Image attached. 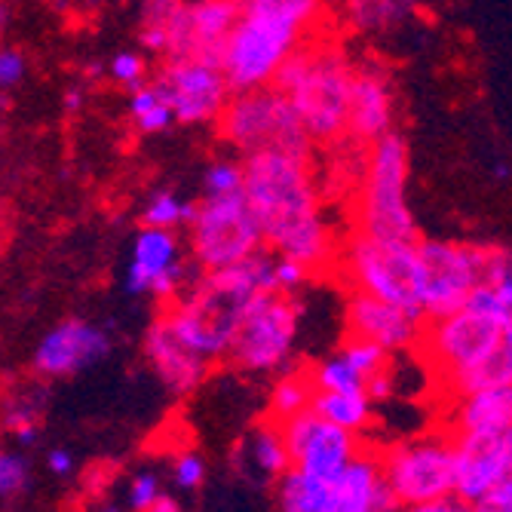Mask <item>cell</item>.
Here are the masks:
<instances>
[{"label": "cell", "instance_id": "6da1fadb", "mask_svg": "<svg viewBox=\"0 0 512 512\" xmlns=\"http://www.w3.org/2000/svg\"><path fill=\"white\" fill-rule=\"evenodd\" d=\"M243 160L246 197L258 212L267 246L313 270H329L338 261V243L319 200L313 157L267 148Z\"/></svg>", "mask_w": 512, "mask_h": 512}, {"label": "cell", "instance_id": "7a4b0ae2", "mask_svg": "<svg viewBox=\"0 0 512 512\" xmlns=\"http://www.w3.org/2000/svg\"><path fill=\"white\" fill-rule=\"evenodd\" d=\"M261 292H276V252L270 246L234 267L200 273L188 292L166 304L163 316L184 344L218 362L227 359L249 301Z\"/></svg>", "mask_w": 512, "mask_h": 512}, {"label": "cell", "instance_id": "3957f363", "mask_svg": "<svg viewBox=\"0 0 512 512\" xmlns=\"http://www.w3.org/2000/svg\"><path fill=\"white\" fill-rule=\"evenodd\" d=\"M325 19V0H240L221 68L237 89L276 83L283 65L310 43Z\"/></svg>", "mask_w": 512, "mask_h": 512}, {"label": "cell", "instance_id": "277c9868", "mask_svg": "<svg viewBox=\"0 0 512 512\" xmlns=\"http://www.w3.org/2000/svg\"><path fill=\"white\" fill-rule=\"evenodd\" d=\"M356 65L338 43L313 40L283 65L276 83L295 105L313 145H335L350 138Z\"/></svg>", "mask_w": 512, "mask_h": 512}, {"label": "cell", "instance_id": "5b68a950", "mask_svg": "<svg viewBox=\"0 0 512 512\" xmlns=\"http://www.w3.org/2000/svg\"><path fill=\"white\" fill-rule=\"evenodd\" d=\"M506 325L476 307H460L442 319H427L421 350L445 381L451 399L506 381L503 371Z\"/></svg>", "mask_w": 512, "mask_h": 512}, {"label": "cell", "instance_id": "8992f818", "mask_svg": "<svg viewBox=\"0 0 512 512\" xmlns=\"http://www.w3.org/2000/svg\"><path fill=\"white\" fill-rule=\"evenodd\" d=\"M335 267L350 292L378 295L399 307L421 313V258L417 240H387L353 227L338 249Z\"/></svg>", "mask_w": 512, "mask_h": 512}, {"label": "cell", "instance_id": "52a82bcc", "mask_svg": "<svg viewBox=\"0 0 512 512\" xmlns=\"http://www.w3.org/2000/svg\"><path fill=\"white\" fill-rule=\"evenodd\" d=\"M411 154L408 142L393 129L368 145V163L356 200V227L387 240H417V224L408 203Z\"/></svg>", "mask_w": 512, "mask_h": 512}, {"label": "cell", "instance_id": "ba28073f", "mask_svg": "<svg viewBox=\"0 0 512 512\" xmlns=\"http://www.w3.org/2000/svg\"><path fill=\"white\" fill-rule=\"evenodd\" d=\"M215 126L221 142L240 151L243 157L267 148L313 154V138L307 135L295 105L273 83L255 89H237Z\"/></svg>", "mask_w": 512, "mask_h": 512}, {"label": "cell", "instance_id": "9c48e42d", "mask_svg": "<svg viewBox=\"0 0 512 512\" xmlns=\"http://www.w3.org/2000/svg\"><path fill=\"white\" fill-rule=\"evenodd\" d=\"M304 304L298 295L261 292L249 301L240 332L227 350V365L243 375H283L301 338Z\"/></svg>", "mask_w": 512, "mask_h": 512}, {"label": "cell", "instance_id": "30bf717a", "mask_svg": "<svg viewBox=\"0 0 512 512\" xmlns=\"http://www.w3.org/2000/svg\"><path fill=\"white\" fill-rule=\"evenodd\" d=\"M264 246V227L246 191L200 200L188 227V252L203 273L234 267Z\"/></svg>", "mask_w": 512, "mask_h": 512}, {"label": "cell", "instance_id": "8fae6325", "mask_svg": "<svg viewBox=\"0 0 512 512\" xmlns=\"http://www.w3.org/2000/svg\"><path fill=\"white\" fill-rule=\"evenodd\" d=\"M381 457L399 509L430 512L433 503L457 497V454L451 430L411 436L387 448Z\"/></svg>", "mask_w": 512, "mask_h": 512}, {"label": "cell", "instance_id": "7c38bea8", "mask_svg": "<svg viewBox=\"0 0 512 512\" xmlns=\"http://www.w3.org/2000/svg\"><path fill=\"white\" fill-rule=\"evenodd\" d=\"M203 270L184 252L178 230L145 224L132 237L129 261L120 276V289L129 298H157L163 304L188 292Z\"/></svg>", "mask_w": 512, "mask_h": 512}, {"label": "cell", "instance_id": "4fadbf2b", "mask_svg": "<svg viewBox=\"0 0 512 512\" xmlns=\"http://www.w3.org/2000/svg\"><path fill=\"white\" fill-rule=\"evenodd\" d=\"M421 258V313L442 319L467 307L488 279V246L457 240H417Z\"/></svg>", "mask_w": 512, "mask_h": 512}, {"label": "cell", "instance_id": "5bb4252c", "mask_svg": "<svg viewBox=\"0 0 512 512\" xmlns=\"http://www.w3.org/2000/svg\"><path fill=\"white\" fill-rule=\"evenodd\" d=\"M457 497L467 509L512 512V430L454 433Z\"/></svg>", "mask_w": 512, "mask_h": 512}, {"label": "cell", "instance_id": "9a60e30c", "mask_svg": "<svg viewBox=\"0 0 512 512\" xmlns=\"http://www.w3.org/2000/svg\"><path fill=\"white\" fill-rule=\"evenodd\" d=\"M157 83L166 92L181 126L218 123L230 96H234V86H230L221 62L197 56L166 59V65L157 74Z\"/></svg>", "mask_w": 512, "mask_h": 512}, {"label": "cell", "instance_id": "2e32d148", "mask_svg": "<svg viewBox=\"0 0 512 512\" xmlns=\"http://www.w3.org/2000/svg\"><path fill=\"white\" fill-rule=\"evenodd\" d=\"M279 424H283L292 451V467L319 476L325 482H335L350 467V460L362 451L359 433L325 421L313 405Z\"/></svg>", "mask_w": 512, "mask_h": 512}, {"label": "cell", "instance_id": "e0dca14e", "mask_svg": "<svg viewBox=\"0 0 512 512\" xmlns=\"http://www.w3.org/2000/svg\"><path fill=\"white\" fill-rule=\"evenodd\" d=\"M240 19V0H181L163 19L166 59H212L221 62L224 46Z\"/></svg>", "mask_w": 512, "mask_h": 512}, {"label": "cell", "instance_id": "ac0fdd59", "mask_svg": "<svg viewBox=\"0 0 512 512\" xmlns=\"http://www.w3.org/2000/svg\"><path fill=\"white\" fill-rule=\"evenodd\" d=\"M114 341L102 325L68 316L46 332L31 353V375L37 381H65L99 365L111 353Z\"/></svg>", "mask_w": 512, "mask_h": 512}, {"label": "cell", "instance_id": "d6986e66", "mask_svg": "<svg viewBox=\"0 0 512 512\" xmlns=\"http://www.w3.org/2000/svg\"><path fill=\"white\" fill-rule=\"evenodd\" d=\"M344 329L350 335L368 338L381 347H387L393 356L421 350L424 332H427V316L399 307L393 301H384L378 295L350 292L344 307Z\"/></svg>", "mask_w": 512, "mask_h": 512}, {"label": "cell", "instance_id": "ffe728a7", "mask_svg": "<svg viewBox=\"0 0 512 512\" xmlns=\"http://www.w3.org/2000/svg\"><path fill=\"white\" fill-rule=\"evenodd\" d=\"M142 353H145V362L151 365V371L157 375V381L172 396H191L209 378L212 362L206 356H200L194 347L184 344L166 316H160L148 325Z\"/></svg>", "mask_w": 512, "mask_h": 512}, {"label": "cell", "instance_id": "44dd1931", "mask_svg": "<svg viewBox=\"0 0 512 512\" xmlns=\"http://www.w3.org/2000/svg\"><path fill=\"white\" fill-rule=\"evenodd\" d=\"M396 86L384 65L362 62L353 80V108H350V138L359 145H375L378 138L396 129Z\"/></svg>", "mask_w": 512, "mask_h": 512}, {"label": "cell", "instance_id": "7402d4cb", "mask_svg": "<svg viewBox=\"0 0 512 512\" xmlns=\"http://www.w3.org/2000/svg\"><path fill=\"white\" fill-rule=\"evenodd\" d=\"M335 512H387L399 509V500L387 482L384 457L375 451H359L350 467L332 482Z\"/></svg>", "mask_w": 512, "mask_h": 512}, {"label": "cell", "instance_id": "603a6c76", "mask_svg": "<svg viewBox=\"0 0 512 512\" xmlns=\"http://www.w3.org/2000/svg\"><path fill=\"white\" fill-rule=\"evenodd\" d=\"M512 430V381H497L467 396H454L451 433Z\"/></svg>", "mask_w": 512, "mask_h": 512}, {"label": "cell", "instance_id": "cb8c5ba5", "mask_svg": "<svg viewBox=\"0 0 512 512\" xmlns=\"http://www.w3.org/2000/svg\"><path fill=\"white\" fill-rule=\"evenodd\" d=\"M240 470L246 476H255L264 485H273L286 470H292V451L283 433V424L267 417L264 424H258L240 445Z\"/></svg>", "mask_w": 512, "mask_h": 512}, {"label": "cell", "instance_id": "d4e9b609", "mask_svg": "<svg viewBox=\"0 0 512 512\" xmlns=\"http://www.w3.org/2000/svg\"><path fill=\"white\" fill-rule=\"evenodd\" d=\"M273 503L283 512H335V488L298 467L273 482Z\"/></svg>", "mask_w": 512, "mask_h": 512}, {"label": "cell", "instance_id": "484cf974", "mask_svg": "<svg viewBox=\"0 0 512 512\" xmlns=\"http://www.w3.org/2000/svg\"><path fill=\"white\" fill-rule=\"evenodd\" d=\"M126 111H129V120H132L135 132H142V135H163L178 123V117H175V111H172V105L166 99V92L160 89L157 80L129 92Z\"/></svg>", "mask_w": 512, "mask_h": 512}, {"label": "cell", "instance_id": "4316f807", "mask_svg": "<svg viewBox=\"0 0 512 512\" xmlns=\"http://www.w3.org/2000/svg\"><path fill=\"white\" fill-rule=\"evenodd\" d=\"M313 408L325 417V421L347 427L359 436L375 424V402L362 393H322V390H316Z\"/></svg>", "mask_w": 512, "mask_h": 512}, {"label": "cell", "instance_id": "83f0119b", "mask_svg": "<svg viewBox=\"0 0 512 512\" xmlns=\"http://www.w3.org/2000/svg\"><path fill=\"white\" fill-rule=\"evenodd\" d=\"M414 10V0H347V22L362 34L399 28Z\"/></svg>", "mask_w": 512, "mask_h": 512}, {"label": "cell", "instance_id": "f1b7e54d", "mask_svg": "<svg viewBox=\"0 0 512 512\" xmlns=\"http://www.w3.org/2000/svg\"><path fill=\"white\" fill-rule=\"evenodd\" d=\"M313 396H316V384L310 378V368L307 371H298V368H286L283 375L276 378L273 390H270V417L273 421H286V417L304 411L313 405Z\"/></svg>", "mask_w": 512, "mask_h": 512}, {"label": "cell", "instance_id": "f546056e", "mask_svg": "<svg viewBox=\"0 0 512 512\" xmlns=\"http://www.w3.org/2000/svg\"><path fill=\"white\" fill-rule=\"evenodd\" d=\"M310 378L322 393H362L368 396V378L338 350L310 365Z\"/></svg>", "mask_w": 512, "mask_h": 512}, {"label": "cell", "instance_id": "4dcf8cb0", "mask_svg": "<svg viewBox=\"0 0 512 512\" xmlns=\"http://www.w3.org/2000/svg\"><path fill=\"white\" fill-rule=\"evenodd\" d=\"M197 200L181 197L178 191H154L142 206V224L151 227H172V230H188L197 215Z\"/></svg>", "mask_w": 512, "mask_h": 512}, {"label": "cell", "instance_id": "1f68e13d", "mask_svg": "<svg viewBox=\"0 0 512 512\" xmlns=\"http://www.w3.org/2000/svg\"><path fill=\"white\" fill-rule=\"evenodd\" d=\"M34 488V473L25 451H4L0 454V503L13 506L22 503Z\"/></svg>", "mask_w": 512, "mask_h": 512}, {"label": "cell", "instance_id": "d6a6232c", "mask_svg": "<svg viewBox=\"0 0 512 512\" xmlns=\"http://www.w3.org/2000/svg\"><path fill=\"white\" fill-rule=\"evenodd\" d=\"M246 191V160H215L203 172V197H227Z\"/></svg>", "mask_w": 512, "mask_h": 512}, {"label": "cell", "instance_id": "836d02e7", "mask_svg": "<svg viewBox=\"0 0 512 512\" xmlns=\"http://www.w3.org/2000/svg\"><path fill=\"white\" fill-rule=\"evenodd\" d=\"M365 378H375L378 371H384L396 356L387 350V347H381V344H375V341H368V338H359V335H344V341H341V347H338Z\"/></svg>", "mask_w": 512, "mask_h": 512}, {"label": "cell", "instance_id": "e575fe53", "mask_svg": "<svg viewBox=\"0 0 512 512\" xmlns=\"http://www.w3.org/2000/svg\"><path fill=\"white\" fill-rule=\"evenodd\" d=\"M108 80L117 83L126 92L142 89L148 80V56L135 53V50H120L108 59Z\"/></svg>", "mask_w": 512, "mask_h": 512}, {"label": "cell", "instance_id": "d590c367", "mask_svg": "<svg viewBox=\"0 0 512 512\" xmlns=\"http://www.w3.org/2000/svg\"><path fill=\"white\" fill-rule=\"evenodd\" d=\"M166 494H169V491H166L160 473H154V470H138V473L129 479L126 506L135 509V512H154Z\"/></svg>", "mask_w": 512, "mask_h": 512}, {"label": "cell", "instance_id": "8d00e7d4", "mask_svg": "<svg viewBox=\"0 0 512 512\" xmlns=\"http://www.w3.org/2000/svg\"><path fill=\"white\" fill-rule=\"evenodd\" d=\"M43 408H46V390H40L37 384L25 387L7 405V433H13L19 427H28V424H40L43 421Z\"/></svg>", "mask_w": 512, "mask_h": 512}, {"label": "cell", "instance_id": "74e56055", "mask_svg": "<svg viewBox=\"0 0 512 512\" xmlns=\"http://www.w3.org/2000/svg\"><path fill=\"white\" fill-rule=\"evenodd\" d=\"M206 476H209L206 460H203L197 451H191V448H188V451H181V454H175L172 467H169L172 485H175L178 491H184V494H197V491L203 488Z\"/></svg>", "mask_w": 512, "mask_h": 512}, {"label": "cell", "instance_id": "f35d334b", "mask_svg": "<svg viewBox=\"0 0 512 512\" xmlns=\"http://www.w3.org/2000/svg\"><path fill=\"white\" fill-rule=\"evenodd\" d=\"M512 322V249H488V279Z\"/></svg>", "mask_w": 512, "mask_h": 512}, {"label": "cell", "instance_id": "ab89813d", "mask_svg": "<svg viewBox=\"0 0 512 512\" xmlns=\"http://www.w3.org/2000/svg\"><path fill=\"white\" fill-rule=\"evenodd\" d=\"M316 270L298 258H289V255H279L276 252V292H286V295H298Z\"/></svg>", "mask_w": 512, "mask_h": 512}, {"label": "cell", "instance_id": "60d3db41", "mask_svg": "<svg viewBox=\"0 0 512 512\" xmlns=\"http://www.w3.org/2000/svg\"><path fill=\"white\" fill-rule=\"evenodd\" d=\"M28 74V62H25V53L22 50H13V46H4V53H0V86L7 92L16 89Z\"/></svg>", "mask_w": 512, "mask_h": 512}, {"label": "cell", "instance_id": "b9f144b4", "mask_svg": "<svg viewBox=\"0 0 512 512\" xmlns=\"http://www.w3.org/2000/svg\"><path fill=\"white\" fill-rule=\"evenodd\" d=\"M46 463V473H50L53 479H68L74 473V457L68 448H50L43 457Z\"/></svg>", "mask_w": 512, "mask_h": 512}, {"label": "cell", "instance_id": "7bdbcfd3", "mask_svg": "<svg viewBox=\"0 0 512 512\" xmlns=\"http://www.w3.org/2000/svg\"><path fill=\"white\" fill-rule=\"evenodd\" d=\"M181 0H142V22H163Z\"/></svg>", "mask_w": 512, "mask_h": 512}, {"label": "cell", "instance_id": "ee69618b", "mask_svg": "<svg viewBox=\"0 0 512 512\" xmlns=\"http://www.w3.org/2000/svg\"><path fill=\"white\" fill-rule=\"evenodd\" d=\"M40 424H28V427H19V430H13L10 436H13V442H16V448H22V451H28V448H34L37 442H40Z\"/></svg>", "mask_w": 512, "mask_h": 512}, {"label": "cell", "instance_id": "f6af8a7d", "mask_svg": "<svg viewBox=\"0 0 512 512\" xmlns=\"http://www.w3.org/2000/svg\"><path fill=\"white\" fill-rule=\"evenodd\" d=\"M62 105H65L68 114L83 111V105H86V89H83V86H68V89H65V96H62Z\"/></svg>", "mask_w": 512, "mask_h": 512}, {"label": "cell", "instance_id": "bcb514c9", "mask_svg": "<svg viewBox=\"0 0 512 512\" xmlns=\"http://www.w3.org/2000/svg\"><path fill=\"white\" fill-rule=\"evenodd\" d=\"M503 371L506 381H512V322L503 329Z\"/></svg>", "mask_w": 512, "mask_h": 512}, {"label": "cell", "instance_id": "7dc6e473", "mask_svg": "<svg viewBox=\"0 0 512 512\" xmlns=\"http://www.w3.org/2000/svg\"><path fill=\"white\" fill-rule=\"evenodd\" d=\"M491 178H494V181H509V178H512V166H509L506 160H497V163L491 166Z\"/></svg>", "mask_w": 512, "mask_h": 512}]
</instances>
